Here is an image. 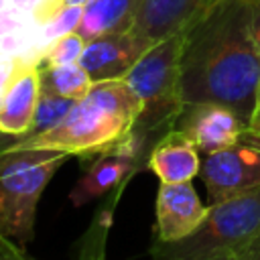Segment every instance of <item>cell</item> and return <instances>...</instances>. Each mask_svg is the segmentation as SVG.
Wrapping results in <instances>:
<instances>
[{"label":"cell","instance_id":"cell-17","mask_svg":"<svg viewBox=\"0 0 260 260\" xmlns=\"http://www.w3.org/2000/svg\"><path fill=\"white\" fill-rule=\"evenodd\" d=\"M75 102L77 100L63 98V95L49 93V91H43L41 89V98H39V104H37V110H35L32 124H30L28 132L24 136H35V134L47 132V130L55 128L57 124H61L65 120V116L71 112V108H73Z\"/></svg>","mask_w":260,"mask_h":260},{"label":"cell","instance_id":"cell-22","mask_svg":"<svg viewBox=\"0 0 260 260\" xmlns=\"http://www.w3.org/2000/svg\"><path fill=\"white\" fill-rule=\"evenodd\" d=\"M61 6H65V0H45V4H43V8H41V12L37 14V22L39 24H43L47 18H51Z\"/></svg>","mask_w":260,"mask_h":260},{"label":"cell","instance_id":"cell-14","mask_svg":"<svg viewBox=\"0 0 260 260\" xmlns=\"http://www.w3.org/2000/svg\"><path fill=\"white\" fill-rule=\"evenodd\" d=\"M142 0H89L83 6V16L77 32L85 39H98L130 30L138 16Z\"/></svg>","mask_w":260,"mask_h":260},{"label":"cell","instance_id":"cell-6","mask_svg":"<svg viewBox=\"0 0 260 260\" xmlns=\"http://www.w3.org/2000/svg\"><path fill=\"white\" fill-rule=\"evenodd\" d=\"M199 177L209 203H217L260 185V138L248 128L242 140L230 148L203 154Z\"/></svg>","mask_w":260,"mask_h":260},{"label":"cell","instance_id":"cell-2","mask_svg":"<svg viewBox=\"0 0 260 260\" xmlns=\"http://www.w3.org/2000/svg\"><path fill=\"white\" fill-rule=\"evenodd\" d=\"M138 114L140 100L124 79L93 81L61 124L35 136L0 134V148L59 150L91 160L116 150L130 136Z\"/></svg>","mask_w":260,"mask_h":260},{"label":"cell","instance_id":"cell-8","mask_svg":"<svg viewBox=\"0 0 260 260\" xmlns=\"http://www.w3.org/2000/svg\"><path fill=\"white\" fill-rule=\"evenodd\" d=\"M152 242H175L191 236L205 219L209 205H203L191 181L160 183L154 205Z\"/></svg>","mask_w":260,"mask_h":260},{"label":"cell","instance_id":"cell-15","mask_svg":"<svg viewBox=\"0 0 260 260\" xmlns=\"http://www.w3.org/2000/svg\"><path fill=\"white\" fill-rule=\"evenodd\" d=\"M41 89L71 100H81L93 85V79L79 63L69 65H39Z\"/></svg>","mask_w":260,"mask_h":260},{"label":"cell","instance_id":"cell-19","mask_svg":"<svg viewBox=\"0 0 260 260\" xmlns=\"http://www.w3.org/2000/svg\"><path fill=\"white\" fill-rule=\"evenodd\" d=\"M83 16V6H61L51 18H47L41 24V41L45 45V49L59 37L69 35V32H77V26L81 22Z\"/></svg>","mask_w":260,"mask_h":260},{"label":"cell","instance_id":"cell-16","mask_svg":"<svg viewBox=\"0 0 260 260\" xmlns=\"http://www.w3.org/2000/svg\"><path fill=\"white\" fill-rule=\"evenodd\" d=\"M122 191H124V187L112 191L102 201L100 209L95 211V215L87 228V232L83 234V238L79 242L77 260H106V242H108L110 225L114 219V209H116V203H118Z\"/></svg>","mask_w":260,"mask_h":260},{"label":"cell","instance_id":"cell-18","mask_svg":"<svg viewBox=\"0 0 260 260\" xmlns=\"http://www.w3.org/2000/svg\"><path fill=\"white\" fill-rule=\"evenodd\" d=\"M85 39L79 32H69L59 39H55L41 57L39 65H69V63H79L81 53L85 49Z\"/></svg>","mask_w":260,"mask_h":260},{"label":"cell","instance_id":"cell-3","mask_svg":"<svg viewBox=\"0 0 260 260\" xmlns=\"http://www.w3.org/2000/svg\"><path fill=\"white\" fill-rule=\"evenodd\" d=\"M183 39L185 30L154 43L124 75V81L140 100V114L130 130V136L120 144V148L138 156L144 169L150 150L177 126L185 106L179 89Z\"/></svg>","mask_w":260,"mask_h":260},{"label":"cell","instance_id":"cell-23","mask_svg":"<svg viewBox=\"0 0 260 260\" xmlns=\"http://www.w3.org/2000/svg\"><path fill=\"white\" fill-rule=\"evenodd\" d=\"M252 39L260 53V0H252Z\"/></svg>","mask_w":260,"mask_h":260},{"label":"cell","instance_id":"cell-27","mask_svg":"<svg viewBox=\"0 0 260 260\" xmlns=\"http://www.w3.org/2000/svg\"><path fill=\"white\" fill-rule=\"evenodd\" d=\"M246 260H260V238L252 242V246L246 252Z\"/></svg>","mask_w":260,"mask_h":260},{"label":"cell","instance_id":"cell-12","mask_svg":"<svg viewBox=\"0 0 260 260\" xmlns=\"http://www.w3.org/2000/svg\"><path fill=\"white\" fill-rule=\"evenodd\" d=\"M217 0H142L132 30L150 45L187 30Z\"/></svg>","mask_w":260,"mask_h":260},{"label":"cell","instance_id":"cell-25","mask_svg":"<svg viewBox=\"0 0 260 260\" xmlns=\"http://www.w3.org/2000/svg\"><path fill=\"white\" fill-rule=\"evenodd\" d=\"M248 130H250L256 138H260V100H258L256 110H254V114H252V118H250V122H248Z\"/></svg>","mask_w":260,"mask_h":260},{"label":"cell","instance_id":"cell-5","mask_svg":"<svg viewBox=\"0 0 260 260\" xmlns=\"http://www.w3.org/2000/svg\"><path fill=\"white\" fill-rule=\"evenodd\" d=\"M71 154L59 150L0 148V236L28 244L39 199Z\"/></svg>","mask_w":260,"mask_h":260},{"label":"cell","instance_id":"cell-11","mask_svg":"<svg viewBox=\"0 0 260 260\" xmlns=\"http://www.w3.org/2000/svg\"><path fill=\"white\" fill-rule=\"evenodd\" d=\"M142 169V162L128 150L98 154L85 165V171L71 189L69 199L75 207H81L93 199H102L112 191L126 187L130 179Z\"/></svg>","mask_w":260,"mask_h":260},{"label":"cell","instance_id":"cell-26","mask_svg":"<svg viewBox=\"0 0 260 260\" xmlns=\"http://www.w3.org/2000/svg\"><path fill=\"white\" fill-rule=\"evenodd\" d=\"M256 242V240H254ZM252 246V244H250ZM248 246V248H250ZM248 248L246 250H238V252H228V254H221V256H215V258H209V260H246V252H248Z\"/></svg>","mask_w":260,"mask_h":260},{"label":"cell","instance_id":"cell-21","mask_svg":"<svg viewBox=\"0 0 260 260\" xmlns=\"http://www.w3.org/2000/svg\"><path fill=\"white\" fill-rule=\"evenodd\" d=\"M8 4H10V6H14L16 10L26 12V14H30V16H35V18H37V14L41 12V8H43L45 0H8Z\"/></svg>","mask_w":260,"mask_h":260},{"label":"cell","instance_id":"cell-28","mask_svg":"<svg viewBox=\"0 0 260 260\" xmlns=\"http://www.w3.org/2000/svg\"><path fill=\"white\" fill-rule=\"evenodd\" d=\"M89 0H65V4H69V6H85Z\"/></svg>","mask_w":260,"mask_h":260},{"label":"cell","instance_id":"cell-20","mask_svg":"<svg viewBox=\"0 0 260 260\" xmlns=\"http://www.w3.org/2000/svg\"><path fill=\"white\" fill-rule=\"evenodd\" d=\"M0 260H32V258H28L22 246H16L14 240L0 236Z\"/></svg>","mask_w":260,"mask_h":260},{"label":"cell","instance_id":"cell-7","mask_svg":"<svg viewBox=\"0 0 260 260\" xmlns=\"http://www.w3.org/2000/svg\"><path fill=\"white\" fill-rule=\"evenodd\" d=\"M175 128L183 130L201 154H211L238 144L248 124L234 110L221 104L205 102L183 106Z\"/></svg>","mask_w":260,"mask_h":260},{"label":"cell","instance_id":"cell-24","mask_svg":"<svg viewBox=\"0 0 260 260\" xmlns=\"http://www.w3.org/2000/svg\"><path fill=\"white\" fill-rule=\"evenodd\" d=\"M14 65H16V61H0V100L4 95V89H6L8 81H10V75L14 71Z\"/></svg>","mask_w":260,"mask_h":260},{"label":"cell","instance_id":"cell-29","mask_svg":"<svg viewBox=\"0 0 260 260\" xmlns=\"http://www.w3.org/2000/svg\"><path fill=\"white\" fill-rule=\"evenodd\" d=\"M10 4H8V0H0V12L4 10V8H8Z\"/></svg>","mask_w":260,"mask_h":260},{"label":"cell","instance_id":"cell-4","mask_svg":"<svg viewBox=\"0 0 260 260\" xmlns=\"http://www.w3.org/2000/svg\"><path fill=\"white\" fill-rule=\"evenodd\" d=\"M260 238V185L217 203L201 225L187 238L175 242H152V260H209L228 252L246 250Z\"/></svg>","mask_w":260,"mask_h":260},{"label":"cell","instance_id":"cell-1","mask_svg":"<svg viewBox=\"0 0 260 260\" xmlns=\"http://www.w3.org/2000/svg\"><path fill=\"white\" fill-rule=\"evenodd\" d=\"M179 89L185 106L221 104L250 122L260 100L252 0H217L185 30Z\"/></svg>","mask_w":260,"mask_h":260},{"label":"cell","instance_id":"cell-13","mask_svg":"<svg viewBox=\"0 0 260 260\" xmlns=\"http://www.w3.org/2000/svg\"><path fill=\"white\" fill-rule=\"evenodd\" d=\"M146 169L152 171L160 183H185L199 175L201 152L183 130L173 128L150 150Z\"/></svg>","mask_w":260,"mask_h":260},{"label":"cell","instance_id":"cell-9","mask_svg":"<svg viewBox=\"0 0 260 260\" xmlns=\"http://www.w3.org/2000/svg\"><path fill=\"white\" fill-rule=\"evenodd\" d=\"M152 45L136 35L132 28L116 35L98 37L85 43L79 65L89 73L93 81L124 79L132 65L150 49Z\"/></svg>","mask_w":260,"mask_h":260},{"label":"cell","instance_id":"cell-10","mask_svg":"<svg viewBox=\"0 0 260 260\" xmlns=\"http://www.w3.org/2000/svg\"><path fill=\"white\" fill-rule=\"evenodd\" d=\"M41 98L39 63L16 59L10 81L0 100V134L24 136L32 124Z\"/></svg>","mask_w":260,"mask_h":260}]
</instances>
